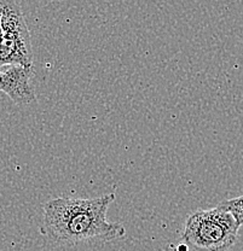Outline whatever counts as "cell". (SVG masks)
Returning <instances> with one entry per match:
<instances>
[{
  "mask_svg": "<svg viewBox=\"0 0 243 251\" xmlns=\"http://www.w3.org/2000/svg\"><path fill=\"white\" fill-rule=\"evenodd\" d=\"M239 225L230 213L216 205L188 216L182 240L196 251H229L236 244Z\"/></svg>",
  "mask_w": 243,
  "mask_h": 251,
  "instance_id": "2",
  "label": "cell"
},
{
  "mask_svg": "<svg viewBox=\"0 0 243 251\" xmlns=\"http://www.w3.org/2000/svg\"><path fill=\"white\" fill-rule=\"evenodd\" d=\"M221 209L226 210L227 213L231 214L234 219L236 220L239 227L243 225V196L240 197L231 198V200H224L218 204Z\"/></svg>",
  "mask_w": 243,
  "mask_h": 251,
  "instance_id": "5",
  "label": "cell"
},
{
  "mask_svg": "<svg viewBox=\"0 0 243 251\" xmlns=\"http://www.w3.org/2000/svg\"><path fill=\"white\" fill-rule=\"evenodd\" d=\"M0 69L9 65L33 67L30 33L21 7L15 0H0Z\"/></svg>",
  "mask_w": 243,
  "mask_h": 251,
  "instance_id": "3",
  "label": "cell"
},
{
  "mask_svg": "<svg viewBox=\"0 0 243 251\" xmlns=\"http://www.w3.org/2000/svg\"><path fill=\"white\" fill-rule=\"evenodd\" d=\"M115 198V193L96 198H52L43 205L41 233L64 247L121 239L126 234L125 227L107 218Z\"/></svg>",
  "mask_w": 243,
  "mask_h": 251,
  "instance_id": "1",
  "label": "cell"
},
{
  "mask_svg": "<svg viewBox=\"0 0 243 251\" xmlns=\"http://www.w3.org/2000/svg\"><path fill=\"white\" fill-rule=\"evenodd\" d=\"M33 67L9 65L0 69V92L10 97L17 105H29L35 101V90L32 80Z\"/></svg>",
  "mask_w": 243,
  "mask_h": 251,
  "instance_id": "4",
  "label": "cell"
},
{
  "mask_svg": "<svg viewBox=\"0 0 243 251\" xmlns=\"http://www.w3.org/2000/svg\"><path fill=\"white\" fill-rule=\"evenodd\" d=\"M0 38H1V12H0Z\"/></svg>",
  "mask_w": 243,
  "mask_h": 251,
  "instance_id": "6",
  "label": "cell"
}]
</instances>
